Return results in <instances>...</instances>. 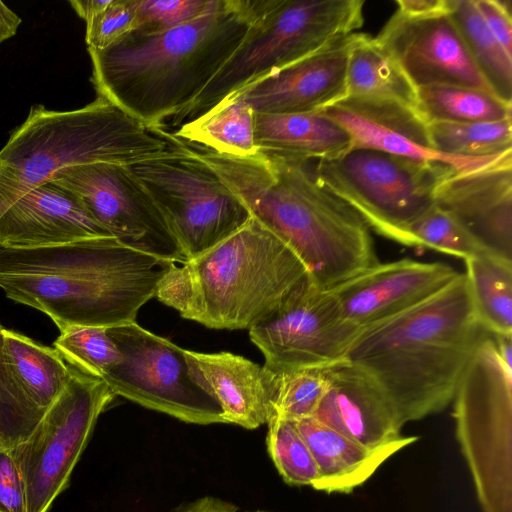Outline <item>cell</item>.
Instances as JSON below:
<instances>
[{
    "mask_svg": "<svg viewBox=\"0 0 512 512\" xmlns=\"http://www.w3.org/2000/svg\"><path fill=\"white\" fill-rule=\"evenodd\" d=\"M193 148L251 216L297 255L317 287L330 290L379 262L366 222L318 181L309 161Z\"/></svg>",
    "mask_w": 512,
    "mask_h": 512,
    "instance_id": "cell-1",
    "label": "cell"
},
{
    "mask_svg": "<svg viewBox=\"0 0 512 512\" xmlns=\"http://www.w3.org/2000/svg\"><path fill=\"white\" fill-rule=\"evenodd\" d=\"M262 0H215L203 15L156 33L132 31L88 49L98 93L150 128H161L203 91L238 47Z\"/></svg>",
    "mask_w": 512,
    "mask_h": 512,
    "instance_id": "cell-2",
    "label": "cell"
},
{
    "mask_svg": "<svg viewBox=\"0 0 512 512\" xmlns=\"http://www.w3.org/2000/svg\"><path fill=\"white\" fill-rule=\"evenodd\" d=\"M171 264L114 237L31 249L0 246V289L46 314L60 332L110 328L135 321Z\"/></svg>",
    "mask_w": 512,
    "mask_h": 512,
    "instance_id": "cell-3",
    "label": "cell"
},
{
    "mask_svg": "<svg viewBox=\"0 0 512 512\" xmlns=\"http://www.w3.org/2000/svg\"><path fill=\"white\" fill-rule=\"evenodd\" d=\"M484 332L461 273L422 304L362 329L347 360L377 381L405 425L452 402Z\"/></svg>",
    "mask_w": 512,
    "mask_h": 512,
    "instance_id": "cell-4",
    "label": "cell"
},
{
    "mask_svg": "<svg viewBox=\"0 0 512 512\" xmlns=\"http://www.w3.org/2000/svg\"><path fill=\"white\" fill-rule=\"evenodd\" d=\"M309 278L297 255L257 219L194 259L171 264L155 297L213 329H249Z\"/></svg>",
    "mask_w": 512,
    "mask_h": 512,
    "instance_id": "cell-5",
    "label": "cell"
},
{
    "mask_svg": "<svg viewBox=\"0 0 512 512\" xmlns=\"http://www.w3.org/2000/svg\"><path fill=\"white\" fill-rule=\"evenodd\" d=\"M172 136L98 96L68 111L31 107L0 150V214L67 168L98 162L133 165L165 153Z\"/></svg>",
    "mask_w": 512,
    "mask_h": 512,
    "instance_id": "cell-6",
    "label": "cell"
},
{
    "mask_svg": "<svg viewBox=\"0 0 512 512\" xmlns=\"http://www.w3.org/2000/svg\"><path fill=\"white\" fill-rule=\"evenodd\" d=\"M363 5L362 0H262L238 47L170 125L192 121L244 88L355 33L364 21Z\"/></svg>",
    "mask_w": 512,
    "mask_h": 512,
    "instance_id": "cell-7",
    "label": "cell"
},
{
    "mask_svg": "<svg viewBox=\"0 0 512 512\" xmlns=\"http://www.w3.org/2000/svg\"><path fill=\"white\" fill-rule=\"evenodd\" d=\"M456 438L483 512H512V354L485 331L452 402Z\"/></svg>",
    "mask_w": 512,
    "mask_h": 512,
    "instance_id": "cell-8",
    "label": "cell"
},
{
    "mask_svg": "<svg viewBox=\"0 0 512 512\" xmlns=\"http://www.w3.org/2000/svg\"><path fill=\"white\" fill-rule=\"evenodd\" d=\"M454 170L442 162L362 147L313 165L318 181L370 229L409 247H415L410 228L435 205L438 185Z\"/></svg>",
    "mask_w": 512,
    "mask_h": 512,
    "instance_id": "cell-9",
    "label": "cell"
},
{
    "mask_svg": "<svg viewBox=\"0 0 512 512\" xmlns=\"http://www.w3.org/2000/svg\"><path fill=\"white\" fill-rule=\"evenodd\" d=\"M130 168L159 207L186 261L225 240L252 217L196 150L173 135L165 153Z\"/></svg>",
    "mask_w": 512,
    "mask_h": 512,
    "instance_id": "cell-10",
    "label": "cell"
},
{
    "mask_svg": "<svg viewBox=\"0 0 512 512\" xmlns=\"http://www.w3.org/2000/svg\"><path fill=\"white\" fill-rule=\"evenodd\" d=\"M114 397L102 379L70 365L63 392L30 436L10 450L23 480L27 512H48L67 487L98 417Z\"/></svg>",
    "mask_w": 512,
    "mask_h": 512,
    "instance_id": "cell-11",
    "label": "cell"
},
{
    "mask_svg": "<svg viewBox=\"0 0 512 512\" xmlns=\"http://www.w3.org/2000/svg\"><path fill=\"white\" fill-rule=\"evenodd\" d=\"M122 359L102 380L116 395L181 421L227 423L219 402L193 377L186 350L136 321L107 328Z\"/></svg>",
    "mask_w": 512,
    "mask_h": 512,
    "instance_id": "cell-12",
    "label": "cell"
},
{
    "mask_svg": "<svg viewBox=\"0 0 512 512\" xmlns=\"http://www.w3.org/2000/svg\"><path fill=\"white\" fill-rule=\"evenodd\" d=\"M360 331L345 319L332 291L309 277L250 327L249 336L264 355L263 367L276 374L346 361Z\"/></svg>",
    "mask_w": 512,
    "mask_h": 512,
    "instance_id": "cell-13",
    "label": "cell"
},
{
    "mask_svg": "<svg viewBox=\"0 0 512 512\" xmlns=\"http://www.w3.org/2000/svg\"><path fill=\"white\" fill-rule=\"evenodd\" d=\"M50 182L75 195L120 243L165 262L186 261L159 207L130 166L84 164L59 171Z\"/></svg>",
    "mask_w": 512,
    "mask_h": 512,
    "instance_id": "cell-14",
    "label": "cell"
},
{
    "mask_svg": "<svg viewBox=\"0 0 512 512\" xmlns=\"http://www.w3.org/2000/svg\"><path fill=\"white\" fill-rule=\"evenodd\" d=\"M375 39L416 89L452 84L491 91L448 11L421 17L396 11Z\"/></svg>",
    "mask_w": 512,
    "mask_h": 512,
    "instance_id": "cell-15",
    "label": "cell"
},
{
    "mask_svg": "<svg viewBox=\"0 0 512 512\" xmlns=\"http://www.w3.org/2000/svg\"><path fill=\"white\" fill-rule=\"evenodd\" d=\"M460 274L445 263L405 258L378 262L330 290L345 319L362 330L422 304Z\"/></svg>",
    "mask_w": 512,
    "mask_h": 512,
    "instance_id": "cell-16",
    "label": "cell"
},
{
    "mask_svg": "<svg viewBox=\"0 0 512 512\" xmlns=\"http://www.w3.org/2000/svg\"><path fill=\"white\" fill-rule=\"evenodd\" d=\"M435 205L487 250L512 261V151L478 168L454 170L438 185Z\"/></svg>",
    "mask_w": 512,
    "mask_h": 512,
    "instance_id": "cell-17",
    "label": "cell"
},
{
    "mask_svg": "<svg viewBox=\"0 0 512 512\" xmlns=\"http://www.w3.org/2000/svg\"><path fill=\"white\" fill-rule=\"evenodd\" d=\"M322 112L346 129L352 148L442 162L457 170L484 166L504 154L486 158L445 156L434 149L428 123L417 109L395 101L346 96Z\"/></svg>",
    "mask_w": 512,
    "mask_h": 512,
    "instance_id": "cell-18",
    "label": "cell"
},
{
    "mask_svg": "<svg viewBox=\"0 0 512 512\" xmlns=\"http://www.w3.org/2000/svg\"><path fill=\"white\" fill-rule=\"evenodd\" d=\"M359 34L341 38L232 96L243 98L255 113L322 111L346 97L348 58Z\"/></svg>",
    "mask_w": 512,
    "mask_h": 512,
    "instance_id": "cell-19",
    "label": "cell"
},
{
    "mask_svg": "<svg viewBox=\"0 0 512 512\" xmlns=\"http://www.w3.org/2000/svg\"><path fill=\"white\" fill-rule=\"evenodd\" d=\"M326 387L316 420L368 448L400 439L404 426L377 381L348 360L325 368Z\"/></svg>",
    "mask_w": 512,
    "mask_h": 512,
    "instance_id": "cell-20",
    "label": "cell"
},
{
    "mask_svg": "<svg viewBox=\"0 0 512 512\" xmlns=\"http://www.w3.org/2000/svg\"><path fill=\"white\" fill-rule=\"evenodd\" d=\"M112 237L82 202L48 182L20 197L0 214V246L31 249Z\"/></svg>",
    "mask_w": 512,
    "mask_h": 512,
    "instance_id": "cell-21",
    "label": "cell"
},
{
    "mask_svg": "<svg viewBox=\"0 0 512 512\" xmlns=\"http://www.w3.org/2000/svg\"><path fill=\"white\" fill-rule=\"evenodd\" d=\"M195 380L221 405L227 423L246 429L267 424L273 415V377L263 366L230 352L186 350Z\"/></svg>",
    "mask_w": 512,
    "mask_h": 512,
    "instance_id": "cell-22",
    "label": "cell"
},
{
    "mask_svg": "<svg viewBox=\"0 0 512 512\" xmlns=\"http://www.w3.org/2000/svg\"><path fill=\"white\" fill-rule=\"evenodd\" d=\"M295 423L317 466L318 479L312 488L326 493L352 492L368 481L390 457L418 440L417 436H402L382 447L368 448L314 417Z\"/></svg>",
    "mask_w": 512,
    "mask_h": 512,
    "instance_id": "cell-23",
    "label": "cell"
},
{
    "mask_svg": "<svg viewBox=\"0 0 512 512\" xmlns=\"http://www.w3.org/2000/svg\"><path fill=\"white\" fill-rule=\"evenodd\" d=\"M255 143L259 152L297 161L332 159L353 146L346 129L322 111L256 113Z\"/></svg>",
    "mask_w": 512,
    "mask_h": 512,
    "instance_id": "cell-24",
    "label": "cell"
},
{
    "mask_svg": "<svg viewBox=\"0 0 512 512\" xmlns=\"http://www.w3.org/2000/svg\"><path fill=\"white\" fill-rule=\"evenodd\" d=\"M3 357L27 398L46 411L63 392L70 365L55 348L3 328Z\"/></svg>",
    "mask_w": 512,
    "mask_h": 512,
    "instance_id": "cell-25",
    "label": "cell"
},
{
    "mask_svg": "<svg viewBox=\"0 0 512 512\" xmlns=\"http://www.w3.org/2000/svg\"><path fill=\"white\" fill-rule=\"evenodd\" d=\"M252 107L240 96L221 101L196 119L180 125L172 135L218 154L246 157L258 153Z\"/></svg>",
    "mask_w": 512,
    "mask_h": 512,
    "instance_id": "cell-26",
    "label": "cell"
},
{
    "mask_svg": "<svg viewBox=\"0 0 512 512\" xmlns=\"http://www.w3.org/2000/svg\"><path fill=\"white\" fill-rule=\"evenodd\" d=\"M346 96L390 100L416 108L417 89L376 41L360 33L347 64Z\"/></svg>",
    "mask_w": 512,
    "mask_h": 512,
    "instance_id": "cell-27",
    "label": "cell"
},
{
    "mask_svg": "<svg viewBox=\"0 0 512 512\" xmlns=\"http://www.w3.org/2000/svg\"><path fill=\"white\" fill-rule=\"evenodd\" d=\"M464 261L479 324L491 334L512 335V261L490 252Z\"/></svg>",
    "mask_w": 512,
    "mask_h": 512,
    "instance_id": "cell-28",
    "label": "cell"
},
{
    "mask_svg": "<svg viewBox=\"0 0 512 512\" xmlns=\"http://www.w3.org/2000/svg\"><path fill=\"white\" fill-rule=\"evenodd\" d=\"M448 12L490 90L512 103V56L489 30L474 0H448Z\"/></svg>",
    "mask_w": 512,
    "mask_h": 512,
    "instance_id": "cell-29",
    "label": "cell"
},
{
    "mask_svg": "<svg viewBox=\"0 0 512 512\" xmlns=\"http://www.w3.org/2000/svg\"><path fill=\"white\" fill-rule=\"evenodd\" d=\"M416 109L427 123L494 122L512 118V103L491 91L452 84L417 88Z\"/></svg>",
    "mask_w": 512,
    "mask_h": 512,
    "instance_id": "cell-30",
    "label": "cell"
},
{
    "mask_svg": "<svg viewBox=\"0 0 512 512\" xmlns=\"http://www.w3.org/2000/svg\"><path fill=\"white\" fill-rule=\"evenodd\" d=\"M434 149L449 157L486 158L512 151V118L494 122H431Z\"/></svg>",
    "mask_w": 512,
    "mask_h": 512,
    "instance_id": "cell-31",
    "label": "cell"
},
{
    "mask_svg": "<svg viewBox=\"0 0 512 512\" xmlns=\"http://www.w3.org/2000/svg\"><path fill=\"white\" fill-rule=\"evenodd\" d=\"M267 424V448L283 480L289 485L312 487L318 479L317 466L295 421L274 415Z\"/></svg>",
    "mask_w": 512,
    "mask_h": 512,
    "instance_id": "cell-32",
    "label": "cell"
},
{
    "mask_svg": "<svg viewBox=\"0 0 512 512\" xmlns=\"http://www.w3.org/2000/svg\"><path fill=\"white\" fill-rule=\"evenodd\" d=\"M54 348L77 369L102 379L122 355L107 333V328L72 327L60 333Z\"/></svg>",
    "mask_w": 512,
    "mask_h": 512,
    "instance_id": "cell-33",
    "label": "cell"
},
{
    "mask_svg": "<svg viewBox=\"0 0 512 512\" xmlns=\"http://www.w3.org/2000/svg\"><path fill=\"white\" fill-rule=\"evenodd\" d=\"M271 374L272 416L291 421L312 417L326 387L325 368H300Z\"/></svg>",
    "mask_w": 512,
    "mask_h": 512,
    "instance_id": "cell-34",
    "label": "cell"
},
{
    "mask_svg": "<svg viewBox=\"0 0 512 512\" xmlns=\"http://www.w3.org/2000/svg\"><path fill=\"white\" fill-rule=\"evenodd\" d=\"M2 331L0 324V451L11 450L27 439L46 412L27 398L7 367Z\"/></svg>",
    "mask_w": 512,
    "mask_h": 512,
    "instance_id": "cell-35",
    "label": "cell"
},
{
    "mask_svg": "<svg viewBox=\"0 0 512 512\" xmlns=\"http://www.w3.org/2000/svg\"><path fill=\"white\" fill-rule=\"evenodd\" d=\"M410 235L415 247L434 249L464 260L490 252L455 217L437 205L412 225Z\"/></svg>",
    "mask_w": 512,
    "mask_h": 512,
    "instance_id": "cell-36",
    "label": "cell"
},
{
    "mask_svg": "<svg viewBox=\"0 0 512 512\" xmlns=\"http://www.w3.org/2000/svg\"><path fill=\"white\" fill-rule=\"evenodd\" d=\"M215 0H134L135 31L156 33L189 22L207 12Z\"/></svg>",
    "mask_w": 512,
    "mask_h": 512,
    "instance_id": "cell-37",
    "label": "cell"
},
{
    "mask_svg": "<svg viewBox=\"0 0 512 512\" xmlns=\"http://www.w3.org/2000/svg\"><path fill=\"white\" fill-rule=\"evenodd\" d=\"M135 30L134 0H111L110 4L86 23L88 49L103 50Z\"/></svg>",
    "mask_w": 512,
    "mask_h": 512,
    "instance_id": "cell-38",
    "label": "cell"
},
{
    "mask_svg": "<svg viewBox=\"0 0 512 512\" xmlns=\"http://www.w3.org/2000/svg\"><path fill=\"white\" fill-rule=\"evenodd\" d=\"M0 512H27L23 480L10 450L0 451Z\"/></svg>",
    "mask_w": 512,
    "mask_h": 512,
    "instance_id": "cell-39",
    "label": "cell"
},
{
    "mask_svg": "<svg viewBox=\"0 0 512 512\" xmlns=\"http://www.w3.org/2000/svg\"><path fill=\"white\" fill-rule=\"evenodd\" d=\"M474 3L489 30L512 56V15L509 1L474 0Z\"/></svg>",
    "mask_w": 512,
    "mask_h": 512,
    "instance_id": "cell-40",
    "label": "cell"
},
{
    "mask_svg": "<svg viewBox=\"0 0 512 512\" xmlns=\"http://www.w3.org/2000/svg\"><path fill=\"white\" fill-rule=\"evenodd\" d=\"M399 13L410 17H421L448 11V0H397Z\"/></svg>",
    "mask_w": 512,
    "mask_h": 512,
    "instance_id": "cell-41",
    "label": "cell"
},
{
    "mask_svg": "<svg viewBox=\"0 0 512 512\" xmlns=\"http://www.w3.org/2000/svg\"><path fill=\"white\" fill-rule=\"evenodd\" d=\"M22 19L0 1V44L13 37Z\"/></svg>",
    "mask_w": 512,
    "mask_h": 512,
    "instance_id": "cell-42",
    "label": "cell"
},
{
    "mask_svg": "<svg viewBox=\"0 0 512 512\" xmlns=\"http://www.w3.org/2000/svg\"><path fill=\"white\" fill-rule=\"evenodd\" d=\"M111 0H70L69 3L75 12L89 22L99 13H101L109 4Z\"/></svg>",
    "mask_w": 512,
    "mask_h": 512,
    "instance_id": "cell-43",
    "label": "cell"
},
{
    "mask_svg": "<svg viewBox=\"0 0 512 512\" xmlns=\"http://www.w3.org/2000/svg\"><path fill=\"white\" fill-rule=\"evenodd\" d=\"M255 512H265V511H255Z\"/></svg>",
    "mask_w": 512,
    "mask_h": 512,
    "instance_id": "cell-44",
    "label": "cell"
}]
</instances>
